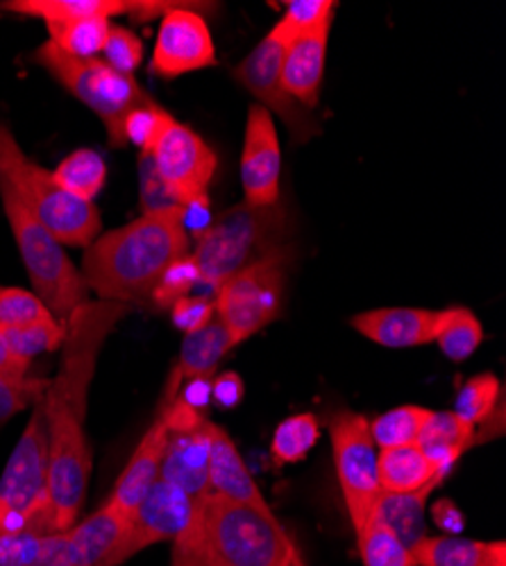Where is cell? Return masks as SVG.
Segmentation results:
<instances>
[{
    "mask_svg": "<svg viewBox=\"0 0 506 566\" xmlns=\"http://www.w3.org/2000/svg\"><path fill=\"white\" fill-rule=\"evenodd\" d=\"M320 438V421L311 412L287 417L272 433L270 451L280 464H293L309 455Z\"/></svg>",
    "mask_w": 506,
    "mask_h": 566,
    "instance_id": "1f68e13d",
    "label": "cell"
},
{
    "mask_svg": "<svg viewBox=\"0 0 506 566\" xmlns=\"http://www.w3.org/2000/svg\"><path fill=\"white\" fill-rule=\"evenodd\" d=\"M209 496L252 507L266 516H275L272 507L264 499L259 485L248 471L235 440L225 429L216 427L211 431V455H209Z\"/></svg>",
    "mask_w": 506,
    "mask_h": 566,
    "instance_id": "d6986e66",
    "label": "cell"
},
{
    "mask_svg": "<svg viewBox=\"0 0 506 566\" xmlns=\"http://www.w3.org/2000/svg\"><path fill=\"white\" fill-rule=\"evenodd\" d=\"M482 340H484V328L473 311L464 306L438 311L434 343H438L441 352L450 360L454 363L468 360L479 349Z\"/></svg>",
    "mask_w": 506,
    "mask_h": 566,
    "instance_id": "83f0119b",
    "label": "cell"
},
{
    "mask_svg": "<svg viewBox=\"0 0 506 566\" xmlns=\"http://www.w3.org/2000/svg\"><path fill=\"white\" fill-rule=\"evenodd\" d=\"M211 384L214 376H198V379L187 381L184 390H177L175 399L182 401L184 406L205 412V408L211 403Z\"/></svg>",
    "mask_w": 506,
    "mask_h": 566,
    "instance_id": "c3c4849f",
    "label": "cell"
},
{
    "mask_svg": "<svg viewBox=\"0 0 506 566\" xmlns=\"http://www.w3.org/2000/svg\"><path fill=\"white\" fill-rule=\"evenodd\" d=\"M49 555V535L14 531L0 535V566H43Z\"/></svg>",
    "mask_w": 506,
    "mask_h": 566,
    "instance_id": "60d3db41",
    "label": "cell"
},
{
    "mask_svg": "<svg viewBox=\"0 0 506 566\" xmlns=\"http://www.w3.org/2000/svg\"><path fill=\"white\" fill-rule=\"evenodd\" d=\"M357 542L363 566H419L411 551L375 518L357 535Z\"/></svg>",
    "mask_w": 506,
    "mask_h": 566,
    "instance_id": "e575fe53",
    "label": "cell"
},
{
    "mask_svg": "<svg viewBox=\"0 0 506 566\" xmlns=\"http://www.w3.org/2000/svg\"><path fill=\"white\" fill-rule=\"evenodd\" d=\"M430 415L432 410L423 406H397L393 410H386L375 421H371V436L375 447L395 449L419 444Z\"/></svg>",
    "mask_w": 506,
    "mask_h": 566,
    "instance_id": "4dcf8cb0",
    "label": "cell"
},
{
    "mask_svg": "<svg viewBox=\"0 0 506 566\" xmlns=\"http://www.w3.org/2000/svg\"><path fill=\"white\" fill-rule=\"evenodd\" d=\"M30 365H32L30 360L12 352L3 334H0V379H23V376H28Z\"/></svg>",
    "mask_w": 506,
    "mask_h": 566,
    "instance_id": "681fc988",
    "label": "cell"
},
{
    "mask_svg": "<svg viewBox=\"0 0 506 566\" xmlns=\"http://www.w3.org/2000/svg\"><path fill=\"white\" fill-rule=\"evenodd\" d=\"M203 283L198 263L194 261L192 254L182 256L177 261H173L164 274L159 276V281L155 283V289L151 293V302L157 308H171L177 300L189 297V293Z\"/></svg>",
    "mask_w": 506,
    "mask_h": 566,
    "instance_id": "74e56055",
    "label": "cell"
},
{
    "mask_svg": "<svg viewBox=\"0 0 506 566\" xmlns=\"http://www.w3.org/2000/svg\"><path fill=\"white\" fill-rule=\"evenodd\" d=\"M51 32V43L78 60H96L103 53L112 28L110 19H75L45 25Z\"/></svg>",
    "mask_w": 506,
    "mask_h": 566,
    "instance_id": "f546056e",
    "label": "cell"
},
{
    "mask_svg": "<svg viewBox=\"0 0 506 566\" xmlns=\"http://www.w3.org/2000/svg\"><path fill=\"white\" fill-rule=\"evenodd\" d=\"M211 566H223V564H211Z\"/></svg>",
    "mask_w": 506,
    "mask_h": 566,
    "instance_id": "f907efd6",
    "label": "cell"
},
{
    "mask_svg": "<svg viewBox=\"0 0 506 566\" xmlns=\"http://www.w3.org/2000/svg\"><path fill=\"white\" fill-rule=\"evenodd\" d=\"M450 471L436 467L419 444L382 449L378 455V476L382 492L406 494L434 481H443Z\"/></svg>",
    "mask_w": 506,
    "mask_h": 566,
    "instance_id": "d4e9b609",
    "label": "cell"
},
{
    "mask_svg": "<svg viewBox=\"0 0 506 566\" xmlns=\"http://www.w3.org/2000/svg\"><path fill=\"white\" fill-rule=\"evenodd\" d=\"M280 175L282 153L272 116L261 105H252L248 112L241 155L244 202L255 207L280 205Z\"/></svg>",
    "mask_w": 506,
    "mask_h": 566,
    "instance_id": "2e32d148",
    "label": "cell"
},
{
    "mask_svg": "<svg viewBox=\"0 0 506 566\" xmlns=\"http://www.w3.org/2000/svg\"><path fill=\"white\" fill-rule=\"evenodd\" d=\"M45 388H49V381L32 379V376L0 379V423L10 421L14 415L34 406L43 397Z\"/></svg>",
    "mask_w": 506,
    "mask_h": 566,
    "instance_id": "7bdbcfd3",
    "label": "cell"
},
{
    "mask_svg": "<svg viewBox=\"0 0 506 566\" xmlns=\"http://www.w3.org/2000/svg\"><path fill=\"white\" fill-rule=\"evenodd\" d=\"M419 566H506V544L462 535H425L411 548Z\"/></svg>",
    "mask_w": 506,
    "mask_h": 566,
    "instance_id": "cb8c5ba5",
    "label": "cell"
},
{
    "mask_svg": "<svg viewBox=\"0 0 506 566\" xmlns=\"http://www.w3.org/2000/svg\"><path fill=\"white\" fill-rule=\"evenodd\" d=\"M196 501L198 499H192L177 485L159 479L130 516L125 537L105 566H121L148 546L175 542V537L189 526Z\"/></svg>",
    "mask_w": 506,
    "mask_h": 566,
    "instance_id": "4fadbf2b",
    "label": "cell"
},
{
    "mask_svg": "<svg viewBox=\"0 0 506 566\" xmlns=\"http://www.w3.org/2000/svg\"><path fill=\"white\" fill-rule=\"evenodd\" d=\"M184 6L166 3V0H8V3H0V8L8 12L41 19L45 25L75 19L112 21V17L118 14H130L136 21H148Z\"/></svg>",
    "mask_w": 506,
    "mask_h": 566,
    "instance_id": "e0dca14e",
    "label": "cell"
},
{
    "mask_svg": "<svg viewBox=\"0 0 506 566\" xmlns=\"http://www.w3.org/2000/svg\"><path fill=\"white\" fill-rule=\"evenodd\" d=\"M140 179H142V209L144 213H157L179 207L166 184L162 181L151 153H142L140 157Z\"/></svg>",
    "mask_w": 506,
    "mask_h": 566,
    "instance_id": "ee69618b",
    "label": "cell"
},
{
    "mask_svg": "<svg viewBox=\"0 0 506 566\" xmlns=\"http://www.w3.org/2000/svg\"><path fill=\"white\" fill-rule=\"evenodd\" d=\"M205 535L211 564L223 566H307L298 544L278 516L207 496Z\"/></svg>",
    "mask_w": 506,
    "mask_h": 566,
    "instance_id": "5b68a950",
    "label": "cell"
},
{
    "mask_svg": "<svg viewBox=\"0 0 506 566\" xmlns=\"http://www.w3.org/2000/svg\"><path fill=\"white\" fill-rule=\"evenodd\" d=\"M233 347H237V343L218 322V317H214L205 328H200V332L184 336L179 363L175 367L173 379L166 386V397L175 399L182 381H192L198 379V376H214L218 363Z\"/></svg>",
    "mask_w": 506,
    "mask_h": 566,
    "instance_id": "603a6c76",
    "label": "cell"
},
{
    "mask_svg": "<svg viewBox=\"0 0 506 566\" xmlns=\"http://www.w3.org/2000/svg\"><path fill=\"white\" fill-rule=\"evenodd\" d=\"M499 399H502V386L497 381V376L477 374L462 386V390H458L452 412L477 429L484 421H488L493 410H497Z\"/></svg>",
    "mask_w": 506,
    "mask_h": 566,
    "instance_id": "836d02e7",
    "label": "cell"
},
{
    "mask_svg": "<svg viewBox=\"0 0 506 566\" xmlns=\"http://www.w3.org/2000/svg\"><path fill=\"white\" fill-rule=\"evenodd\" d=\"M168 421V442L159 479L177 485L192 499H205L209 488V455L214 423L205 412L173 399L162 410Z\"/></svg>",
    "mask_w": 506,
    "mask_h": 566,
    "instance_id": "8fae6325",
    "label": "cell"
},
{
    "mask_svg": "<svg viewBox=\"0 0 506 566\" xmlns=\"http://www.w3.org/2000/svg\"><path fill=\"white\" fill-rule=\"evenodd\" d=\"M127 522V516L103 503V507L66 531V566H105V562L123 542Z\"/></svg>",
    "mask_w": 506,
    "mask_h": 566,
    "instance_id": "7402d4cb",
    "label": "cell"
},
{
    "mask_svg": "<svg viewBox=\"0 0 506 566\" xmlns=\"http://www.w3.org/2000/svg\"><path fill=\"white\" fill-rule=\"evenodd\" d=\"M41 399L32 406L25 431L8 460L3 476H0V535L30 531L45 503L49 429H45Z\"/></svg>",
    "mask_w": 506,
    "mask_h": 566,
    "instance_id": "9c48e42d",
    "label": "cell"
},
{
    "mask_svg": "<svg viewBox=\"0 0 506 566\" xmlns=\"http://www.w3.org/2000/svg\"><path fill=\"white\" fill-rule=\"evenodd\" d=\"M205 503L207 496L196 501L189 526L175 537L171 566H211L205 535Z\"/></svg>",
    "mask_w": 506,
    "mask_h": 566,
    "instance_id": "f35d334b",
    "label": "cell"
},
{
    "mask_svg": "<svg viewBox=\"0 0 506 566\" xmlns=\"http://www.w3.org/2000/svg\"><path fill=\"white\" fill-rule=\"evenodd\" d=\"M103 62L121 75H132L144 62V43L130 28L112 23L105 49Z\"/></svg>",
    "mask_w": 506,
    "mask_h": 566,
    "instance_id": "b9f144b4",
    "label": "cell"
},
{
    "mask_svg": "<svg viewBox=\"0 0 506 566\" xmlns=\"http://www.w3.org/2000/svg\"><path fill=\"white\" fill-rule=\"evenodd\" d=\"M0 181L12 188L62 245L86 248L99 239L103 218L96 205L66 193L51 170L41 168L21 150L6 123H0Z\"/></svg>",
    "mask_w": 506,
    "mask_h": 566,
    "instance_id": "3957f363",
    "label": "cell"
},
{
    "mask_svg": "<svg viewBox=\"0 0 506 566\" xmlns=\"http://www.w3.org/2000/svg\"><path fill=\"white\" fill-rule=\"evenodd\" d=\"M53 177L73 198L94 202L105 186L107 166L94 150H75L53 170Z\"/></svg>",
    "mask_w": 506,
    "mask_h": 566,
    "instance_id": "f1b7e54d",
    "label": "cell"
},
{
    "mask_svg": "<svg viewBox=\"0 0 506 566\" xmlns=\"http://www.w3.org/2000/svg\"><path fill=\"white\" fill-rule=\"evenodd\" d=\"M289 263L291 252L282 245L229 276L216 291V317L237 345L280 315Z\"/></svg>",
    "mask_w": 506,
    "mask_h": 566,
    "instance_id": "ba28073f",
    "label": "cell"
},
{
    "mask_svg": "<svg viewBox=\"0 0 506 566\" xmlns=\"http://www.w3.org/2000/svg\"><path fill=\"white\" fill-rule=\"evenodd\" d=\"M246 395V384L237 371H223L218 376H214V384H211V401L218 408H235L244 401Z\"/></svg>",
    "mask_w": 506,
    "mask_h": 566,
    "instance_id": "bcb514c9",
    "label": "cell"
},
{
    "mask_svg": "<svg viewBox=\"0 0 506 566\" xmlns=\"http://www.w3.org/2000/svg\"><path fill=\"white\" fill-rule=\"evenodd\" d=\"M189 250L192 239L182 224V207L142 213L86 245L82 279L103 302L142 304L151 300L164 270Z\"/></svg>",
    "mask_w": 506,
    "mask_h": 566,
    "instance_id": "7a4b0ae2",
    "label": "cell"
},
{
    "mask_svg": "<svg viewBox=\"0 0 506 566\" xmlns=\"http://www.w3.org/2000/svg\"><path fill=\"white\" fill-rule=\"evenodd\" d=\"M0 334H3L6 343L17 356L32 363V358L39 354L60 352L66 336V324H62L60 319H51L21 328H0Z\"/></svg>",
    "mask_w": 506,
    "mask_h": 566,
    "instance_id": "d590c367",
    "label": "cell"
},
{
    "mask_svg": "<svg viewBox=\"0 0 506 566\" xmlns=\"http://www.w3.org/2000/svg\"><path fill=\"white\" fill-rule=\"evenodd\" d=\"M337 479L359 535L373 522L375 505L382 496L378 476V451L371 436V421L352 410H337L330 419Z\"/></svg>",
    "mask_w": 506,
    "mask_h": 566,
    "instance_id": "30bf717a",
    "label": "cell"
},
{
    "mask_svg": "<svg viewBox=\"0 0 506 566\" xmlns=\"http://www.w3.org/2000/svg\"><path fill=\"white\" fill-rule=\"evenodd\" d=\"M334 8L337 3H332V0H291L278 25L268 32V39L278 41L287 49L296 39L309 34L323 23H330Z\"/></svg>",
    "mask_w": 506,
    "mask_h": 566,
    "instance_id": "d6a6232c",
    "label": "cell"
},
{
    "mask_svg": "<svg viewBox=\"0 0 506 566\" xmlns=\"http://www.w3.org/2000/svg\"><path fill=\"white\" fill-rule=\"evenodd\" d=\"M285 231L287 211L280 205L255 207L241 202L223 211L192 252L203 283L218 291L229 276L282 248Z\"/></svg>",
    "mask_w": 506,
    "mask_h": 566,
    "instance_id": "277c9868",
    "label": "cell"
},
{
    "mask_svg": "<svg viewBox=\"0 0 506 566\" xmlns=\"http://www.w3.org/2000/svg\"><path fill=\"white\" fill-rule=\"evenodd\" d=\"M0 202H3L34 295L64 324L69 315L86 302L89 289L82 272L64 254L55 235L37 220V216L3 181H0Z\"/></svg>",
    "mask_w": 506,
    "mask_h": 566,
    "instance_id": "8992f818",
    "label": "cell"
},
{
    "mask_svg": "<svg viewBox=\"0 0 506 566\" xmlns=\"http://www.w3.org/2000/svg\"><path fill=\"white\" fill-rule=\"evenodd\" d=\"M168 442V421L162 412L157 421L146 431L142 442L136 444L130 462L121 471V476L112 490V496L105 501L110 507L121 512L123 516H132L140 507L151 488L159 481L162 460Z\"/></svg>",
    "mask_w": 506,
    "mask_h": 566,
    "instance_id": "ac0fdd59",
    "label": "cell"
},
{
    "mask_svg": "<svg viewBox=\"0 0 506 566\" xmlns=\"http://www.w3.org/2000/svg\"><path fill=\"white\" fill-rule=\"evenodd\" d=\"M443 481H434L416 492H406V494H389L382 492L378 505H375V522L386 526L409 551L416 546L425 535V507L434 490Z\"/></svg>",
    "mask_w": 506,
    "mask_h": 566,
    "instance_id": "484cf974",
    "label": "cell"
},
{
    "mask_svg": "<svg viewBox=\"0 0 506 566\" xmlns=\"http://www.w3.org/2000/svg\"><path fill=\"white\" fill-rule=\"evenodd\" d=\"M39 66L49 71L73 98L86 105L107 127L110 144L125 146V118L140 107L151 105V96L132 75H121L103 60H78L60 51L55 43H43L34 53Z\"/></svg>",
    "mask_w": 506,
    "mask_h": 566,
    "instance_id": "52a82bcc",
    "label": "cell"
},
{
    "mask_svg": "<svg viewBox=\"0 0 506 566\" xmlns=\"http://www.w3.org/2000/svg\"><path fill=\"white\" fill-rule=\"evenodd\" d=\"M330 28L332 21L296 39L285 49L280 77L289 96H293L302 107L318 105V91L326 73Z\"/></svg>",
    "mask_w": 506,
    "mask_h": 566,
    "instance_id": "44dd1931",
    "label": "cell"
},
{
    "mask_svg": "<svg viewBox=\"0 0 506 566\" xmlns=\"http://www.w3.org/2000/svg\"><path fill=\"white\" fill-rule=\"evenodd\" d=\"M352 328L386 349H411L434 343L438 311L427 308H378L350 319Z\"/></svg>",
    "mask_w": 506,
    "mask_h": 566,
    "instance_id": "ffe728a7",
    "label": "cell"
},
{
    "mask_svg": "<svg viewBox=\"0 0 506 566\" xmlns=\"http://www.w3.org/2000/svg\"><path fill=\"white\" fill-rule=\"evenodd\" d=\"M216 317V304L207 297H182L171 306V319L182 334H196Z\"/></svg>",
    "mask_w": 506,
    "mask_h": 566,
    "instance_id": "f6af8a7d",
    "label": "cell"
},
{
    "mask_svg": "<svg viewBox=\"0 0 506 566\" xmlns=\"http://www.w3.org/2000/svg\"><path fill=\"white\" fill-rule=\"evenodd\" d=\"M282 57L285 45L266 36L237 69V80L252 93L266 112L278 114L291 129V136L302 144V140L318 134V125L307 114V107L287 93L280 77Z\"/></svg>",
    "mask_w": 506,
    "mask_h": 566,
    "instance_id": "5bb4252c",
    "label": "cell"
},
{
    "mask_svg": "<svg viewBox=\"0 0 506 566\" xmlns=\"http://www.w3.org/2000/svg\"><path fill=\"white\" fill-rule=\"evenodd\" d=\"M173 120L175 118L155 103L134 109L123 125L125 144H134L142 153H151Z\"/></svg>",
    "mask_w": 506,
    "mask_h": 566,
    "instance_id": "ab89813d",
    "label": "cell"
},
{
    "mask_svg": "<svg viewBox=\"0 0 506 566\" xmlns=\"http://www.w3.org/2000/svg\"><path fill=\"white\" fill-rule=\"evenodd\" d=\"M432 518H434V524L438 526V531H443L445 535H458V533H464V528H466L464 512L458 510L456 503L450 501V499H438V503H434Z\"/></svg>",
    "mask_w": 506,
    "mask_h": 566,
    "instance_id": "7dc6e473",
    "label": "cell"
},
{
    "mask_svg": "<svg viewBox=\"0 0 506 566\" xmlns=\"http://www.w3.org/2000/svg\"><path fill=\"white\" fill-rule=\"evenodd\" d=\"M475 427H471L464 419H458L452 410H432L421 433L419 447L436 467L450 471L456 464V460L475 444Z\"/></svg>",
    "mask_w": 506,
    "mask_h": 566,
    "instance_id": "4316f807",
    "label": "cell"
},
{
    "mask_svg": "<svg viewBox=\"0 0 506 566\" xmlns=\"http://www.w3.org/2000/svg\"><path fill=\"white\" fill-rule=\"evenodd\" d=\"M127 308L116 302L86 300L64 322L60 369L41 399L49 429V485L32 533H64L78 524L91 476V447L84 431L89 388L101 352Z\"/></svg>",
    "mask_w": 506,
    "mask_h": 566,
    "instance_id": "6da1fadb",
    "label": "cell"
},
{
    "mask_svg": "<svg viewBox=\"0 0 506 566\" xmlns=\"http://www.w3.org/2000/svg\"><path fill=\"white\" fill-rule=\"evenodd\" d=\"M184 8H175L162 17L151 69L164 80H175L216 64V49L207 21Z\"/></svg>",
    "mask_w": 506,
    "mask_h": 566,
    "instance_id": "9a60e30c",
    "label": "cell"
},
{
    "mask_svg": "<svg viewBox=\"0 0 506 566\" xmlns=\"http://www.w3.org/2000/svg\"><path fill=\"white\" fill-rule=\"evenodd\" d=\"M58 319L34 293L0 286V328H21Z\"/></svg>",
    "mask_w": 506,
    "mask_h": 566,
    "instance_id": "8d00e7d4",
    "label": "cell"
},
{
    "mask_svg": "<svg viewBox=\"0 0 506 566\" xmlns=\"http://www.w3.org/2000/svg\"><path fill=\"white\" fill-rule=\"evenodd\" d=\"M151 157L179 207L207 198L218 159L205 138L192 127L173 120L151 150Z\"/></svg>",
    "mask_w": 506,
    "mask_h": 566,
    "instance_id": "7c38bea8",
    "label": "cell"
}]
</instances>
